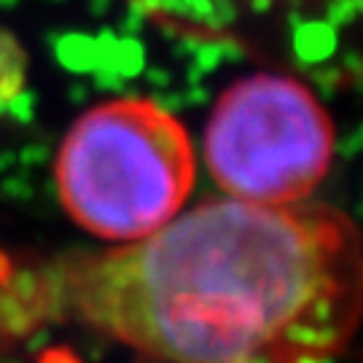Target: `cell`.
I'll return each instance as SVG.
<instances>
[{
    "mask_svg": "<svg viewBox=\"0 0 363 363\" xmlns=\"http://www.w3.org/2000/svg\"><path fill=\"white\" fill-rule=\"evenodd\" d=\"M40 286L52 315L156 363H325L361 323V234L307 199H208L143 240L54 261Z\"/></svg>",
    "mask_w": 363,
    "mask_h": 363,
    "instance_id": "1",
    "label": "cell"
},
{
    "mask_svg": "<svg viewBox=\"0 0 363 363\" xmlns=\"http://www.w3.org/2000/svg\"><path fill=\"white\" fill-rule=\"evenodd\" d=\"M194 175L186 127L145 97H118L81 113L54 162L65 213L113 245L143 240L175 218Z\"/></svg>",
    "mask_w": 363,
    "mask_h": 363,
    "instance_id": "2",
    "label": "cell"
},
{
    "mask_svg": "<svg viewBox=\"0 0 363 363\" xmlns=\"http://www.w3.org/2000/svg\"><path fill=\"white\" fill-rule=\"evenodd\" d=\"M205 164L234 199L304 202L334 159V121L298 78L256 73L220 91L205 124Z\"/></svg>",
    "mask_w": 363,
    "mask_h": 363,
    "instance_id": "3",
    "label": "cell"
},
{
    "mask_svg": "<svg viewBox=\"0 0 363 363\" xmlns=\"http://www.w3.org/2000/svg\"><path fill=\"white\" fill-rule=\"evenodd\" d=\"M30 60L25 46L9 27L0 25V108L16 103L27 89Z\"/></svg>",
    "mask_w": 363,
    "mask_h": 363,
    "instance_id": "4",
    "label": "cell"
}]
</instances>
